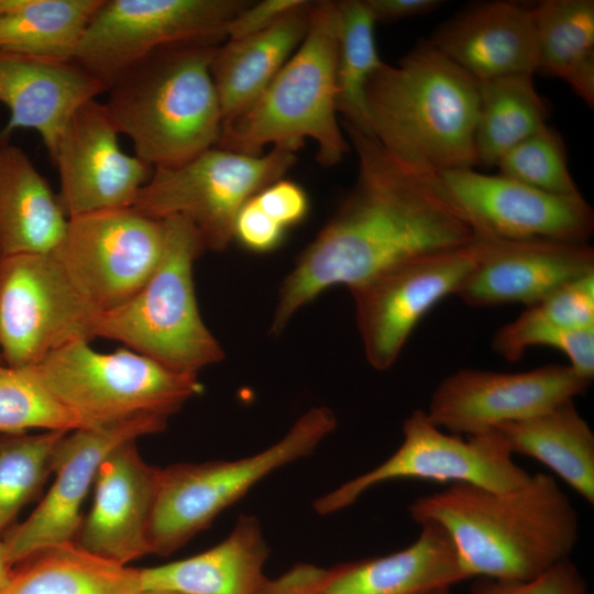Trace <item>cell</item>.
<instances>
[{
  "label": "cell",
  "instance_id": "60d3db41",
  "mask_svg": "<svg viewBox=\"0 0 594 594\" xmlns=\"http://www.w3.org/2000/svg\"><path fill=\"white\" fill-rule=\"evenodd\" d=\"M302 0H263L249 4L227 25L226 41L243 38L258 33L283 18Z\"/></svg>",
  "mask_w": 594,
  "mask_h": 594
},
{
  "label": "cell",
  "instance_id": "8d00e7d4",
  "mask_svg": "<svg viewBox=\"0 0 594 594\" xmlns=\"http://www.w3.org/2000/svg\"><path fill=\"white\" fill-rule=\"evenodd\" d=\"M518 318L573 330L594 328V273L569 282L527 306Z\"/></svg>",
  "mask_w": 594,
  "mask_h": 594
},
{
  "label": "cell",
  "instance_id": "836d02e7",
  "mask_svg": "<svg viewBox=\"0 0 594 594\" xmlns=\"http://www.w3.org/2000/svg\"><path fill=\"white\" fill-rule=\"evenodd\" d=\"M32 428L70 432L85 426L47 389L32 365L0 364V433H25Z\"/></svg>",
  "mask_w": 594,
  "mask_h": 594
},
{
  "label": "cell",
  "instance_id": "d6a6232c",
  "mask_svg": "<svg viewBox=\"0 0 594 594\" xmlns=\"http://www.w3.org/2000/svg\"><path fill=\"white\" fill-rule=\"evenodd\" d=\"M66 431L0 433V534L41 493Z\"/></svg>",
  "mask_w": 594,
  "mask_h": 594
},
{
  "label": "cell",
  "instance_id": "cb8c5ba5",
  "mask_svg": "<svg viewBox=\"0 0 594 594\" xmlns=\"http://www.w3.org/2000/svg\"><path fill=\"white\" fill-rule=\"evenodd\" d=\"M270 548L258 519L241 515L228 537L207 551L139 569L140 591L182 594H263Z\"/></svg>",
  "mask_w": 594,
  "mask_h": 594
},
{
  "label": "cell",
  "instance_id": "ffe728a7",
  "mask_svg": "<svg viewBox=\"0 0 594 594\" xmlns=\"http://www.w3.org/2000/svg\"><path fill=\"white\" fill-rule=\"evenodd\" d=\"M135 441L118 444L102 460L94 503L75 542L120 565L150 554L147 532L161 470L143 460Z\"/></svg>",
  "mask_w": 594,
  "mask_h": 594
},
{
  "label": "cell",
  "instance_id": "ac0fdd59",
  "mask_svg": "<svg viewBox=\"0 0 594 594\" xmlns=\"http://www.w3.org/2000/svg\"><path fill=\"white\" fill-rule=\"evenodd\" d=\"M119 134L103 102L96 99L70 118L52 156L67 218L130 208L150 179L153 169L121 150Z\"/></svg>",
  "mask_w": 594,
  "mask_h": 594
},
{
  "label": "cell",
  "instance_id": "c3c4849f",
  "mask_svg": "<svg viewBox=\"0 0 594 594\" xmlns=\"http://www.w3.org/2000/svg\"><path fill=\"white\" fill-rule=\"evenodd\" d=\"M586 594H588V593H586Z\"/></svg>",
  "mask_w": 594,
  "mask_h": 594
},
{
  "label": "cell",
  "instance_id": "e0dca14e",
  "mask_svg": "<svg viewBox=\"0 0 594 594\" xmlns=\"http://www.w3.org/2000/svg\"><path fill=\"white\" fill-rule=\"evenodd\" d=\"M166 425L165 417L145 415L67 432L55 450L54 483L29 518L3 540L11 564L47 548L74 542L82 520L81 506L106 455L124 441L163 431Z\"/></svg>",
  "mask_w": 594,
  "mask_h": 594
},
{
  "label": "cell",
  "instance_id": "7a4b0ae2",
  "mask_svg": "<svg viewBox=\"0 0 594 594\" xmlns=\"http://www.w3.org/2000/svg\"><path fill=\"white\" fill-rule=\"evenodd\" d=\"M408 510L417 524L432 521L448 532L470 579L531 580L569 559L580 530L569 496L540 472L506 491L449 484Z\"/></svg>",
  "mask_w": 594,
  "mask_h": 594
},
{
  "label": "cell",
  "instance_id": "7dc6e473",
  "mask_svg": "<svg viewBox=\"0 0 594 594\" xmlns=\"http://www.w3.org/2000/svg\"><path fill=\"white\" fill-rule=\"evenodd\" d=\"M0 364H3V363H2V360H1V356H0Z\"/></svg>",
  "mask_w": 594,
  "mask_h": 594
},
{
  "label": "cell",
  "instance_id": "52a82bcc",
  "mask_svg": "<svg viewBox=\"0 0 594 594\" xmlns=\"http://www.w3.org/2000/svg\"><path fill=\"white\" fill-rule=\"evenodd\" d=\"M32 366L85 428L145 415L168 418L202 391L198 374L176 371L128 348L100 353L87 340L65 344Z\"/></svg>",
  "mask_w": 594,
  "mask_h": 594
},
{
  "label": "cell",
  "instance_id": "9a60e30c",
  "mask_svg": "<svg viewBox=\"0 0 594 594\" xmlns=\"http://www.w3.org/2000/svg\"><path fill=\"white\" fill-rule=\"evenodd\" d=\"M474 239L588 242L594 212L582 195H557L475 168L439 174Z\"/></svg>",
  "mask_w": 594,
  "mask_h": 594
},
{
  "label": "cell",
  "instance_id": "30bf717a",
  "mask_svg": "<svg viewBox=\"0 0 594 594\" xmlns=\"http://www.w3.org/2000/svg\"><path fill=\"white\" fill-rule=\"evenodd\" d=\"M240 0H103L73 61L108 88L152 54L190 43L221 44Z\"/></svg>",
  "mask_w": 594,
  "mask_h": 594
},
{
  "label": "cell",
  "instance_id": "4dcf8cb0",
  "mask_svg": "<svg viewBox=\"0 0 594 594\" xmlns=\"http://www.w3.org/2000/svg\"><path fill=\"white\" fill-rule=\"evenodd\" d=\"M530 74L479 82L475 125L477 164L495 167L516 145L547 124L548 108Z\"/></svg>",
  "mask_w": 594,
  "mask_h": 594
},
{
  "label": "cell",
  "instance_id": "8fae6325",
  "mask_svg": "<svg viewBox=\"0 0 594 594\" xmlns=\"http://www.w3.org/2000/svg\"><path fill=\"white\" fill-rule=\"evenodd\" d=\"M402 430V444L388 459L316 499L315 510L320 515L336 513L353 504L369 488L398 479L466 483L506 491L524 484L530 476L514 461L497 430L463 438L440 429L420 409L405 419Z\"/></svg>",
  "mask_w": 594,
  "mask_h": 594
},
{
  "label": "cell",
  "instance_id": "4fadbf2b",
  "mask_svg": "<svg viewBox=\"0 0 594 594\" xmlns=\"http://www.w3.org/2000/svg\"><path fill=\"white\" fill-rule=\"evenodd\" d=\"M98 316L50 254L0 260V356L3 364L34 365L65 344L90 341Z\"/></svg>",
  "mask_w": 594,
  "mask_h": 594
},
{
  "label": "cell",
  "instance_id": "f1b7e54d",
  "mask_svg": "<svg viewBox=\"0 0 594 594\" xmlns=\"http://www.w3.org/2000/svg\"><path fill=\"white\" fill-rule=\"evenodd\" d=\"M0 594H136L139 569L98 558L75 542L47 548L15 564Z\"/></svg>",
  "mask_w": 594,
  "mask_h": 594
},
{
  "label": "cell",
  "instance_id": "8992f818",
  "mask_svg": "<svg viewBox=\"0 0 594 594\" xmlns=\"http://www.w3.org/2000/svg\"><path fill=\"white\" fill-rule=\"evenodd\" d=\"M162 221L164 246L156 268L129 300L99 314L94 338L119 341L170 369L198 374L224 356L195 294L194 264L206 248L187 219Z\"/></svg>",
  "mask_w": 594,
  "mask_h": 594
},
{
  "label": "cell",
  "instance_id": "d4e9b609",
  "mask_svg": "<svg viewBox=\"0 0 594 594\" xmlns=\"http://www.w3.org/2000/svg\"><path fill=\"white\" fill-rule=\"evenodd\" d=\"M68 218L28 154L0 134V260L50 254Z\"/></svg>",
  "mask_w": 594,
  "mask_h": 594
},
{
  "label": "cell",
  "instance_id": "ba28073f",
  "mask_svg": "<svg viewBox=\"0 0 594 594\" xmlns=\"http://www.w3.org/2000/svg\"><path fill=\"white\" fill-rule=\"evenodd\" d=\"M337 427L333 411L312 407L265 450L234 461L180 463L160 470L147 542L169 556L273 471L314 453Z\"/></svg>",
  "mask_w": 594,
  "mask_h": 594
},
{
  "label": "cell",
  "instance_id": "9c48e42d",
  "mask_svg": "<svg viewBox=\"0 0 594 594\" xmlns=\"http://www.w3.org/2000/svg\"><path fill=\"white\" fill-rule=\"evenodd\" d=\"M295 162L294 152L277 147L248 155L215 146L180 166L153 169L132 208L155 220L185 218L206 250L220 252L233 240L241 207Z\"/></svg>",
  "mask_w": 594,
  "mask_h": 594
},
{
  "label": "cell",
  "instance_id": "f546056e",
  "mask_svg": "<svg viewBox=\"0 0 594 594\" xmlns=\"http://www.w3.org/2000/svg\"><path fill=\"white\" fill-rule=\"evenodd\" d=\"M103 0H0V51L72 61Z\"/></svg>",
  "mask_w": 594,
  "mask_h": 594
},
{
  "label": "cell",
  "instance_id": "7402d4cb",
  "mask_svg": "<svg viewBox=\"0 0 594 594\" xmlns=\"http://www.w3.org/2000/svg\"><path fill=\"white\" fill-rule=\"evenodd\" d=\"M429 41L477 82L537 70L531 9L519 2L473 4L443 22Z\"/></svg>",
  "mask_w": 594,
  "mask_h": 594
},
{
  "label": "cell",
  "instance_id": "bcb514c9",
  "mask_svg": "<svg viewBox=\"0 0 594 594\" xmlns=\"http://www.w3.org/2000/svg\"><path fill=\"white\" fill-rule=\"evenodd\" d=\"M428 594H451V592H450V587H443V588L432 591Z\"/></svg>",
  "mask_w": 594,
  "mask_h": 594
},
{
  "label": "cell",
  "instance_id": "2e32d148",
  "mask_svg": "<svg viewBox=\"0 0 594 594\" xmlns=\"http://www.w3.org/2000/svg\"><path fill=\"white\" fill-rule=\"evenodd\" d=\"M590 384L570 365L548 364L518 373L462 369L439 383L425 411L442 430L474 436L574 400Z\"/></svg>",
  "mask_w": 594,
  "mask_h": 594
},
{
  "label": "cell",
  "instance_id": "b9f144b4",
  "mask_svg": "<svg viewBox=\"0 0 594 594\" xmlns=\"http://www.w3.org/2000/svg\"><path fill=\"white\" fill-rule=\"evenodd\" d=\"M375 22H395L433 12L440 0H364Z\"/></svg>",
  "mask_w": 594,
  "mask_h": 594
},
{
  "label": "cell",
  "instance_id": "1f68e13d",
  "mask_svg": "<svg viewBox=\"0 0 594 594\" xmlns=\"http://www.w3.org/2000/svg\"><path fill=\"white\" fill-rule=\"evenodd\" d=\"M338 8L337 110L342 122L371 134L365 88L384 63L375 43L376 22L364 0L338 1Z\"/></svg>",
  "mask_w": 594,
  "mask_h": 594
},
{
  "label": "cell",
  "instance_id": "6da1fadb",
  "mask_svg": "<svg viewBox=\"0 0 594 594\" xmlns=\"http://www.w3.org/2000/svg\"><path fill=\"white\" fill-rule=\"evenodd\" d=\"M358 157L352 190L284 279L272 333L336 285L349 289L406 262L471 244L474 234L439 174L411 167L342 122Z\"/></svg>",
  "mask_w": 594,
  "mask_h": 594
},
{
  "label": "cell",
  "instance_id": "d590c367",
  "mask_svg": "<svg viewBox=\"0 0 594 594\" xmlns=\"http://www.w3.org/2000/svg\"><path fill=\"white\" fill-rule=\"evenodd\" d=\"M535 345L554 348L566 355L570 366L581 376L594 377V328L565 329L529 323L520 318L499 328L493 339L492 349L509 362L519 361L527 349Z\"/></svg>",
  "mask_w": 594,
  "mask_h": 594
},
{
  "label": "cell",
  "instance_id": "ee69618b",
  "mask_svg": "<svg viewBox=\"0 0 594 594\" xmlns=\"http://www.w3.org/2000/svg\"><path fill=\"white\" fill-rule=\"evenodd\" d=\"M13 568L14 566L11 564L8 558L4 542L0 540V593L8 585L13 572Z\"/></svg>",
  "mask_w": 594,
  "mask_h": 594
},
{
  "label": "cell",
  "instance_id": "5bb4252c",
  "mask_svg": "<svg viewBox=\"0 0 594 594\" xmlns=\"http://www.w3.org/2000/svg\"><path fill=\"white\" fill-rule=\"evenodd\" d=\"M475 261L472 242L394 266L349 289L367 362L380 371L389 369L418 322L457 294Z\"/></svg>",
  "mask_w": 594,
  "mask_h": 594
},
{
  "label": "cell",
  "instance_id": "7bdbcfd3",
  "mask_svg": "<svg viewBox=\"0 0 594 594\" xmlns=\"http://www.w3.org/2000/svg\"><path fill=\"white\" fill-rule=\"evenodd\" d=\"M315 565L298 563L280 576L268 580L263 594H323L315 583Z\"/></svg>",
  "mask_w": 594,
  "mask_h": 594
},
{
  "label": "cell",
  "instance_id": "ab89813d",
  "mask_svg": "<svg viewBox=\"0 0 594 594\" xmlns=\"http://www.w3.org/2000/svg\"><path fill=\"white\" fill-rule=\"evenodd\" d=\"M253 198L258 207L284 229L302 221L309 209L304 188L283 178L266 186Z\"/></svg>",
  "mask_w": 594,
  "mask_h": 594
},
{
  "label": "cell",
  "instance_id": "5b68a950",
  "mask_svg": "<svg viewBox=\"0 0 594 594\" xmlns=\"http://www.w3.org/2000/svg\"><path fill=\"white\" fill-rule=\"evenodd\" d=\"M338 1L311 2L300 45L243 111L222 121L218 147L260 155L267 144L296 152L316 142L323 166L341 162L350 150L337 110Z\"/></svg>",
  "mask_w": 594,
  "mask_h": 594
},
{
  "label": "cell",
  "instance_id": "f35d334b",
  "mask_svg": "<svg viewBox=\"0 0 594 594\" xmlns=\"http://www.w3.org/2000/svg\"><path fill=\"white\" fill-rule=\"evenodd\" d=\"M285 231L258 207L253 197L241 207L233 223V239L256 253L275 250L283 241Z\"/></svg>",
  "mask_w": 594,
  "mask_h": 594
},
{
  "label": "cell",
  "instance_id": "e575fe53",
  "mask_svg": "<svg viewBox=\"0 0 594 594\" xmlns=\"http://www.w3.org/2000/svg\"><path fill=\"white\" fill-rule=\"evenodd\" d=\"M498 173L557 195H581L568 167L561 134L548 123L507 152L496 164Z\"/></svg>",
  "mask_w": 594,
  "mask_h": 594
},
{
  "label": "cell",
  "instance_id": "4316f807",
  "mask_svg": "<svg viewBox=\"0 0 594 594\" xmlns=\"http://www.w3.org/2000/svg\"><path fill=\"white\" fill-rule=\"evenodd\" d=\"M495 430L513 454L541 462L587 503H594V433L574 400Z\"/></svg>",
  "mask_w": 594,
  "mask_h": 594
},
{
  "label": "cell",
  "instance_id": "484cf974",
  "mask_svg": "<svg viewBox=\"0 0 594 594\" xmlns=\"http://www.w3.org/2000/svg\"><path fill=\"white\" fill-rule=\"evenodd\" d=\"M310 4L302 0L270 28L218 46L210 72L223 120L246 109L294 54L307 33Z\"/></svg>",
  "mask_w": 594,
  "mask_h": 594
},
{
  "label": "cell",
  "instance_id": "83f0119b",
  "mask_svg": "<svg viewBox=\"0 0 594 594\" xmlns=\"http://www.w3.org/2000/svg\"><path fill=\"white\" fill-rule=\"evenodd\" d=\"M537 70L565 81L594 105V1L542 0L530 7Z\"/></svg>",
  "mask_w": 594,
  "mask_h": 594
},
{
  "label": "cell",
  "instance_id": "7c38bea8",
  "mask_svg": "<svg viewBox=\"0 0 594 594\" xmlns=\"http://www.w3.org/2000/svg\"><path fill=\"white\" fill-rule=\"evenodd\" d=\"M164 246L162 220L132 207L68 218L50 253L76 293L98 314L129 300L156 268Z\"/></svg>",
  "mask_w": 594,
  "mask_h": 594
},
{
  "label": "cell",
  "instance_id": "d6986e66",
  "mask_svg": "<svg viewBox=\"0 0 594 594\" xmlns=\"http://www.w3.org/2000/svg\"><path fill=\"white\" fill-rule=\"evenodd\" d=\"M475 264L457 296L472 307L530 306L594 273L588 242L474 239Z\"/></svg>",
  "mask_w": 594,
  "mask_h": 594
},
{
  "label": "cell",
  "instance_id": "3957f363",
  "mask_svg": "<svg viewBox=\"0 0 594 594\" xmlns=\"http://www.w3.org/2000/svg\"><path fill=\"white\" fill-rule=\"evenodd\" d=\"M371 134L398 161L440 174L475 168L479 82L429 40L396 65L383 63L365 88Z\"/></svg>",
  "mask_w": 594,
  "mask_h": 594
},
{
  "label": "cell",
  "instance_id": "74e56055",
  "mask_svg": "<svg viewBox=\"0 0 594 594\" xmlns=\"http://www.w3.org/2000/svg\"><path fill=\"white\" fill-rule=\"evenodd\" d=\"M473 594H586L585 582L570 559L562 560L528 581L481 578Z\"/></svg>",
  "mask_w": 594,
  "mask_h": 594
},
{
  "label": "cell",
  "instance_id": "603a6c76",
  "mask_svg": "<svg viewBox=\"0 0 594 594\" xmlns=\"http://www.w3.org/2000/svg\"><path fill=\"white\" fill-rule=\"evenodd\" d=\"M418 538L403 550L383 557L315 568L323 594H428L469 580L457 548L438 524H418Z\"/></svg>",
  "mask_w": 594,
  "mask_h": 594
},
{
  "label": "cell",
  "instance_id": "f6af8a7d",
  "mask_svg": "<svg viewBox=\"0 0 594 594\" xmlns=\"http://www.w3.org/2000/svg\"><path fill=\"white\" fill-rule=\"evenodd\" d=\"M136 594H182L175 591H168V590H144L139 591Z\"/></svg>",
  "mask_w": 594,
  "mask_h": 594
},
{
  "label": "cell",
  "instance_id": "277c9868",
  "mask_svg": "<svg viewBox=\"0 0 594 594\" xmlns=\"http://www.w3.org/2000/svg\"><path fill=\"white\" fill-rule=\"evenodd\" d=\"M219 45L163 48L108 89L103 105L113 124L152 169L180 166L217 146L223 118L210 65Z\"/></svg>",
  "mask_w": 594,
  "mask_h": 594
},
{
  "label": "cell",
  "instance_id": "44dd1931",
  "mask_svg": "<svg viewBox=\"0 0 594 594\" xmlns=\"http://www.w3.org/2000/svg\"><path fill=\"white\" fill-rule=\"evenodd\" d=\"M108 89L103 81L73 59L0 51V102L10 113L0 134L11 139L18 129L34 130L52 158L76 110L107 94Z\"/></svg>",
  "mask_w": 594,
  "mask_h": 594
}]
</instances>
